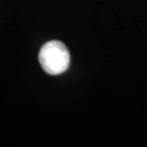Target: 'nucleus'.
<instances>
[{
    "label": "nucleus",
    "instance_id": "f257e3e1",
    "mask_svg": "<svg viewBox=\"0 0 147 147\" xmlns=\"http://www.w3.org/2000/svg\"><path fill=\"white\" fill-rule=\"evenodd\" d=\"M38 59L42 69L49 75H60L70 65V54L62 42L53 40L45 43L40 49Z\"/></svg>",
    "mask_w": 147,
    "mask_h": 147
}]
</instances>
